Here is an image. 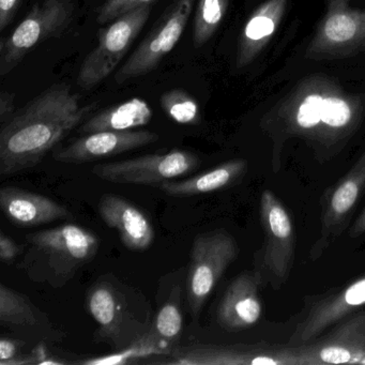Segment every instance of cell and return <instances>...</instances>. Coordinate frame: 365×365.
<instances>
[{
  "mask_svg": "<svg viewBox=\"0 0 365 365\" xmlns=\"http://www.w3.org/2000/svg\"><path fill=\"white\" fill-rule=\"evenodd\" d=\"M159 138V134L144 130L96 132L74 140L69 146L57 149L53 153V159L61 163H89L147 146Z\"/></svg>",
  "mask_w": 365,
  "mask_h": 365,
  "instance_id": "30bf717a",
  "label": "cell"
},
{
  "mask_svg": "<svg viewBox=\"0 0 365 365\" xmlns=\"http://www.w3.org/2000/svg\"><path fill=\"white\" fill-rule=\"evenodd\" d=\"M0 208L10 222L22 227L44 225L71 217L56 200L16 187L0 190Z\"/></svg>",
  "mask_w": 365,
  "mask_h": 365,
  "instance_id": "4fadbf2b",
  "label": "cell"
},
{
  "mask_svg": "<svg viewBox=\"0 0 365 365\" xmlns=\"http://www.w3.org/2000/svg\"><path fill=\"white\" fill-rule=\"evenodd\" d=\"M365 187V151L349 174L333 191L324 215L327 226L341 222L351 210Z\"/></svg>",
  "mask_w": 365,
  "mask_h": 365,
  "instance_id": "44dd1931",
  "label": "cell"
},
{
  "mask_svg": "<svg viewBox=\"0 0 365 365\" xmlns=\"http://www.w3.org/2000/svg\"><path fill=\"white\" fill-rule=\"evenodd\" d=\"M16 114L14 95L10 91H3L0 93V123H7Z\"/></svg>",
  "mask_w": 365,
  "mask_h": 365,
  "instance_id": "1f68e13d",
  "label": "cell"
},
{
  "mask_svg": "<svg viewBox=\"0 0 365 365\" xmlns=\"http://www.w3.org/2000/svg\"><path fill=\"white\" fill-rule=\"evenodd\" d=\"M319 362L329 363V364H343V363H352V354L347 348L341 346H328L322 348L317 354Z\"/></svg>",
  "mask_w": 365,
  "mask_h": 365,
  "instance_id": "83f0119b",
  "label": "cell"
},
{
  "mask_svg": "<svg viewBox=\"0 0 365 365\" xmlns=\"http://www.w3.org/2000/svg\"><path fill=\"white\" fill-rule=\"evenodd\" d=\"M66 84L40 93L19 110L0 132V175L11 176L39 165L93 110Z\"/></svg>",
  "mask_w": 365,
  "mask_h": 365,
  "instance_id": "6da1fadb",
  "label": "cell"
},
{
  "mask_svg": "<svg viewBox=\"0 0 365 365\" xmlns=\"http://www.w3.org/2000/svg\"><path fill=\"white\" fill-rule=\"evenodd\" d=\"M262 303L258 296V282L254 275L237 277L224 294L217 319L223 328L230 331L249 328L259 320Z\"/></svg>",
  "mask_w": 365,
  "mask_h": 365,
  "instance_id": "9a60e30c",
  "label": "cell"
},
{
  "mask_svg": "<svg viewBox=\"0 0 365 365\" xmlns=\"http://www.w3.org/2000/svg\"><path fill=\"white\" fill-rule=\"evenodd\" d=\"M238 256V245L225 230L197 235L191 251L187 279V302L194 317H198L230 264Z\"/></svg>",
  "mask_w": 365,
  "mask_h": 365,
  "instance_id": "8992f818",
  "label": "cell"
},
{
  "mask_svg": "<svg viewBox=\"0 0 365 365\" xmlns=\"http://www.w3.org/2000/svg\"><path fill=\"white\" fill-rule=\"evenodd\" d=\"M182 313L176 299H170L158 312L149 331L160 341L173 348L182 333Z\"/></svg>",
  "mask_w": 365,
  "mask_h": 365,
  "instance_id": "484cf974",
  "label": "cell"
},
{
  "mask_svg": "<svg viewBox=\"0 0 365 365\" xmlns=\"http://www.w3.org/2000/svg\"><path fill=\"white\" fill-rule=\"evenodd\" d=\"M288 0H267L252 14L239 39L236 66L247 67L266 48L285 14Z\"/></svg>",
  "mask_w": 365,
  "mask_h": 365,
  "instance_id": "2e32d148",
  "label": "cell"
},
{
  "mask_svg": "<svg viewBox=\"0 0 365 365\" xmlns=\"http://www.w3.org/2000/svg\"><path fill=\"white\" fill-rule=\"evenodd\" d=\"M365 51V9L348 0H329L326 14L307 50L309 58H341Z\"/></svg>",
  "mask_w": 365,
  "mask_h": 365,
  "instance_id": "9c48e42d",
  "label": "cell"
},
{
  "mask_svg": "<svg viewBox=\"0 0 365 365\" xmlns=\"http://www.w3.org/2000/svg\"><path fill=\"white\" fill-rule=\"evenodd\" d=\"M162 110L175 123L195 125L200 123V108L197 100L180 88L166 91L160 99Z\"/></svg>",
  "mask_w": 365,
  "mask_h": 365,
  "instance_id": "d4e9b609",
  "label": "cell"
},
{
  "mask_svg": "<svg viewBox=\"0 0 365 365\" xmlns=\"http://www.w3.org/2000/svg\"><path fill=\"white\" fill-rule=\"evenodd\" d=\"M260 217L266 232L264 262L279 279H283L294 260V230L287 211L269 190L260 198Z\"/></svg>",
  "mask_w": 365,
  "mask_h": 365,
  "instance_id": "8fae6325",
  "label": "cell"
},
{
  "mask_svg": "<svg viewBox=\"0 0 365 365\" xmlns=\"http://www.w3.org/2000/svg\"><path fill=\"white\" fill-rule=\"evenodd\" d=\"M358 363H363V364H365V356L363 359H361V360H359Z\"/></svg>",
  "mask_w": 365,
  "mask_h": 365,
  "instance_id": "836d02e7",
  "label": "cell"
},
{
  "mask_svg": "<svg viewBox=\"0 0 365 365\" xmlns=\"http://www.w3.org/2000/svg\"><path fill=\"white\" fill-rule=\"evenodd\" d=\"M247 170L245 160L226 162L209 172L182 181L168 180L159 185L160 189L172 197H191L223 189L234 183Z\"/></svg>",
  "mask_w": 365,
  "mask_h": 365,
  "instance_id": "ffe728a7",
  "label": "cell"
},
{
  "mask_svg": "<svg viewBox=\"0 0 365 365\" xmlns=\"http://www.w3.org/2000/svg\"><path fill=\"white\" fill-rule=\"evenodd\" d=\"M153 116V110L148 102L140 98H132L93 115L81 125L78 131L82 134L102 131H130L148 125Z\"/></svg>",
  "mask_w": 365,
  "mask_h": 365,
  "instance_id": "d6986e66",
  "label": "cell"
},
{
  "mask_svg": "<svg viewBox=\"0 0 365 365\" xmlns=\"http://www.w3.org/2000/svg\"><path fill=\"white\" fill-rule=\"evenodd\" d=\"M153 1L155 0H106L98 11V23L108 24L128 12L144 6H150Z\"/></svg>",
  "mask_w": 365,
  "mask_h": 365,
  "instance_id": "4316f807",
  "label": "cell"
},
{
  "mask_svg": "<svg viewBox=\"0 0 365 365\" xmlns=\"http://www.w3.org/2000/svg\"><path fill=\"white\" fill-rule=\"evenodd\" d=\"M21 249L9 236L1 232L0 234V258L4 262H14L20 255Z\"/></svg>",
  "mask_w": 365,
  "mask_h": 365,
  "instance_id": "4dcf8cb0",
  "label": "cell"
},
{
  "mask_svg": "<svg viewBox=\"0 0 365 365\" xmlns=\"http://www.w3.org/2000/svg\"><path fill=\"white\" fill-rule=\"evenodd\" d=\"M116 279H99L86 296L89 314L99 324L102 341L123 349L150 328L148 317H138V294Z\"/></svg>",
  "mask_w": 365,
  "mask_h": 365,
  "instance_id": "3957f363",
  "label": "cell"
},
{
  "mask_svg": "<svg viewBox=\"0 0 365 365\" xmlns=\"http://www.w3.org/2000/svg\"><path fill=\"white\" fill-rule=\"evenodd\" d=\"M20 268L36 283L61 288L91 262L99 250V239L91 230L63 224L29 234Z\"/></svg>",
  "mask_w": 365,
  "mask_h": 365,
  "instance_id": "7a4b0ae2",
  "label": "cell"
},
{
  "mask_svg": "<svg viewBox=\"0 0 365 365\" xmlns=\"http://www.w3.org/2000/svg\"><path fill=\"white\" fill-rule=\"evenodd\" d=\"M365 304V275L358 281L318 302L299 328L298 339L307 341L322 332L324 329Z\"/></svg>",
  "mask_w": 365,
  "mask_h": 365,
  "instance_id": "e0dca14e",
  "label": "cell"
},
{
  "mask_svg": "<svg viewBox=\"0 0 365 365\" xmlns=\"http://www.w3.org/2000/svg\"><path fill=\"white\" fill-rule=\"evenodd\" d=\"M0 322L16 326H35V307L26 297L0 284Z\"/></svg>",
  "mask_w": 365,
  "mask_h": 365,
  "instance_id": "cb8c5ba5",
  "label": "cell"
},
{
  "mask_svg": "<svg viewBox=\"0 0 365 365\" xmlns=\"http://www.w3.org/2000/svg\"><path fill=\"white\" fill-rule=\"evenodd\" d=\"M200 158L191 151L175 150L125 161L98 164L93 173L104 181L119 185H158L183 177L200 168Z\"/></svg>",
  "mask_w": 365,
  "mask_h": 365,
  "instance_id": "ba28073f",
  "label": "cell"
},
{
  "mask_svg": "<svg viewBox=\"0 0 365 365\" xmlns=\"http://www.w3.org/2000/svg\"><path fill=\"white\" fill-rule=\"evenodd\" d=\"M150 6L128 12L98 33V44L84 59L78 74L82 88L91 89L108 78L129 53L150 16Z\"/></svg>",
  "mask_w": 365,
  "mask_h": 365,
  "instance_id": "5b68a950",
  "label": "cell"
},
{
  "mask_svg": "<svg viewBox=\"0 0 365 365\" xmlns=\"http://www.w3.org/2000/svg\"><path fill=\"white\" fill-rule=\"evenodd\" d=\"M354 108L345 98L311 93L294 110V121L301 130H341L351 123Z\"/></svg>",
  "mask_w": 365,
  "mask_h": 365,
  "instance_id": "5bb4252c",
  "label": "cell"
},
{
  "mask_svg": "<svg viewBox=\"0 0 365 365\" xmlns=\"http://www.w3.org/2000/svg\"><path fill=\"white\" fill-rule=\"evenodd\" d=\"M98 209L104 223L118 232L127 249L146 251L151 247L155 238V228L132 202L117 195H106L100 200Z\"/></svg>",
  "mask_w": 365,
  "mask_h": 365,
  "instance_id": "7c38bea8",
  "label": "cell"
},
{
  "mask_svg": "<svg viewBox=\"0 0 365 365\" xmlns=\"http://www.w3.org/2000/svg\"><path fill=\"white\" fill-rule=\"evenodd\" d=\"M170 364L179 365H277L288 363L267 354H251L234 347L196 345L170 352Z\"/></svg>",
  "mask_w": 365,
  "mask_h": 365,
  "instance_id": "ac0fdd59",
  "label": "cell"
},
{
  "mask_svg": "<svg viewBox=\"0 0 365 365\" xmlns=\"http://www.w3.org/2000/svg\"><path fill=\"white\" fill-rule=\"evenodd\" d=\"M22 343L11 339H0V365H7L8 362L20 356Z\"/></svg>",
  "mask_w": 365,
  "mask_h": 365,
  "instance_id": "f546056e",
  "label": "cell"
},
{
  "mask_svg": "<svg viewBox=\"0 0 365 365\" xmlns=\"http://www.w3.org/2000/svg\"><path fill=\"white\" fill-rule=\"evenodd\" d=\"M76 0H42L24 20L0 42V76L11 73L27 55L69 27L76 12Z\"/></svg>",
  "mask_w": 365,
  "mask_h": 365,
  "instance_id": "277c9868",
  "label": "cell"
},
{
  "mask_svg": "<svg viewBox=\"0 0 365 365\" xmlns=\"http://www.w3.org/2000/svg\"><path fill=\"white\" fill-rule=\"evenodd\" d=\"M230 0H197L193 25V43L204 46L217 33L227 12Z\"/></svg>",
  "mask_w": 365,
  "mask_h": 365,
  "instance_id": "603a6c76",
  "label": "cell"
},
{
  "mask_svg": "<svg viewBox=\"0 0 365 365\" xmlns=\"http://www.w3.org/2000/svg\"><path fill=\"white\" fill-rule=\"evenodd\" d=\"M363 232H365V208L363 209L362 213L359 215L358 220L352 226L350 235L352 237H356L359 235L363 234Z\"/></svg>",
  "mask_w": 365,
  "mask_h": 365,
  "instance_id": "d6a6232c",
  "label": "cell"
},
{
  "mask_svg": "<svg viewBox=\"0 0 365 365\" xmlns=\"http://www.w3.org/2000/svg\"><path fill=\"white\" fill-rule=\"evenodd\" d=\"M22 4L23 0H0V31L14 22Z\"/></svg>",
  "mask_w": 365,
  "mask_h": 365,
  "instance_id": "f1b7e54d",
  "label": "cell"
},
{
  "mask_svg": "<svg viewBox=\"0 0 365 365\" xmlns=\"http://www.w3.org/2000/svg\"><path fill=\"white\" fill-rule=\"evenodd\" d=\"M196 1L173 0L140 46L115 74L117 84H125L157 69L182 37Z\"/></svg>",
  "mask_w": 365,
  "mask_h": 365,
  "instance_id": "52a82bcc",
  "label": "cell"
},
{
  "mask_svg": "<svg viewBox=\"0 0 365 365\" xmlns=\"http://www.w3.org/2000/svg\"><path fill=\"white\" fill-rule=\"evenodd\" d=\"M172 348L158 339L150 331H147L143 336L130 344L127 347L118 350L115 354L97 356L88 360L80 361L84 365H125L136 363L142 359L160 354H170Z\"/></svg>",
  "mask_w": 365,
  "mask_h": 365,
  "instance_id": "7402d4cb",
  "label": "cell"
}]
</instances>
